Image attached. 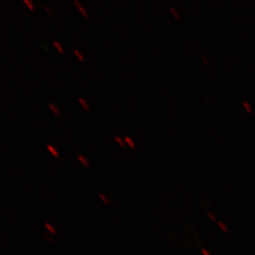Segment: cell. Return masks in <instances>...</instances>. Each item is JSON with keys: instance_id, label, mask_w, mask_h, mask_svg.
<instances>
[{"instance_id": "1", "label": "cell", "mask_w": 255, "mask_h": 255, "mask_svg": "<svg viewBox=\"0 0 255 255\" xmlns=\"http://www.w3.org/2000/svg\"><path fill=\"white\" fill-rule=\"evenodd\" d=\"M74 3H75V5H76V7L78 8V9L80 10V12L82 13V15L85 17V18H87L88 17V12H87V10L86 9L82 6V4L78 1V0H75L74 1Z\"/></svg>"}, {"instance_id": "2", "label": "cell", "mask_w": 255, "mask_h": 255, "mask_svg": "<svg viewBox=\"0 0 255 255\" xmlns=\"http://www.w3.org/2000/svg\"><path fill=\"white\" fill-rule=\"evenodd\" d=\"M46 148H47V150H48L51 154L53 155L54 157H56V158H59V157H60L59 151L57 150V148H56L55 146H51V145H47Z\"/></svg>"}, {"instance_id": "3", "label": "cell", "mask_w": 255, "mask_h": 255, "mask_svg": "<svg viewBox=\"0 0 255 255\" xmlns=\"http://www.w3.org/2000/svg\"><path fill=\"white\" fill-rule=\"evenodd\" d=\"M77 159L79 160V162L81 163V164L83 165V166H85V167H89V162L87 161V159L84 157V156H82V155H78L77 156Z\"/></svg>"}, {"instance_id": "4", "label": "cell", "mask_w": 255, "mask_h": 255, "mask_svg": "<svg viewBox=\"0 0 255 255\" xmlns=\"http://www.w3.org/2000/svg\"><path fill=\"white\" fill-rule=\"evenodd\" d=\"M45 228L47 230V232L50 234V235H52V236H54L57 234V231H56V229L55 227H53L51 224H49V223H46L45 224Z\"/></svg>"}, {"instance_id": "5", "label": "cell", "mask_w": 255, "mask_h": 255, "mask_svg": "<svg viewBox=\"0 0 255 255\" xmlns=\"http://www.w3.org/2000/svg\"><path fill=\"white\" fill-rule=\"evenodd\" d=\"M124 141H125V143L128 144V146H130L131 148H134L136 145H135V143H134V141L130 138L129 136H125L124 137Z\"/></svg>"}, {"instance_id": "6", "label": "cell", "mask_w": 255, "mask_h": 255, "mask_svg": "<svg viewBox=\"0 0 255 255\" xmlns=\"http://www.w3.org/2000/svg\"><path fill=\"white\" fill-rule=\"evenodd\" d=\"M78 102L82 105V108L85 110V111H89V109H90V107H89V105H88L87 101H85L84 99H82V98L78 99Z\"/></svg>"}, {"instance_id": "7", "label": "cell", "mask_w": 255, "mask_h": 255, "mask_svg": "<svg viewBox=\"0 0 255 255\" xmlns=\"http://www.w3.org/2000/svg\"><path fill=\"white\" fill-rule=\"evenodd\" d=\"M53 46H55V48L61 53V54H64V46H62L59 42H57V41H54L53 42Z\"/></svg>"}, {"instance_id": "8", "label": "cell", "mask_w": 255, "mask_h": 255, "mask_svg": "<svg viewBox=\"0 0 255 255\" xmlns=\"http://www.w3.org/2000/svg\"><path fill=\"white\" fill-rule=\"evenodd\" d=\"M48 107H49V109L52 111V113L54 114L55 116H60V111L55 106L54 104L49 103V104H48Z\"/></svg>"}, {"instance_id": "9", "label": "cell", "mask_w": 255, "mask_h": 255, "mask_svg": "<svg viewBox=\"0 0 255 255\" xmlns=\"http://www.w3.org/2000/svg\"><path fill=\"white\" fill-rule=\"evenodd\" d=\"M74 54L75 56L81 61V62H84V57H83V55L82 54V52L80 51V50H78V49H74Z\"/></svg>"}, {"instance_id": "10", "label": "cell", "mask_w": 255, "mask_h": 255, "mask_svg": "<svg viewBox=\"0 0 255 255\" xmlns=\"http://www.w3.org/2000/svg\"><path fill=\"white\" fill-rule=\"evenodd\" d=\"M24 4L27 5V8L30 9V10H35V7L32 3V1H29V0H24Z\"/></svg>"}, {"instance_id": "11", "label": "cell", "mask_w": 255, "mask_h": 255, "mask_svg": "<svg viewBox=\"0 0 255 255\" xmlns=\"http://www.w3.org/2000/svg\"><path fill=\"white\" fill-rule=\"evenodd\" d=\"M99 198H100V200H101V201H103L105 204H108V205H109V199H108V198H107L105 195H103V194H100V195H99Z\"/></svg>"}, {"instance_id": "12", "label": "cell", "mask_w": 255, "mask_h": 255, "mask_svg": "<svg viewBox=\"0 0 255 255\" xmlns=\"http://www.w3.org/2000/svg\"><path fill=\"white\" fill-rule=\"evenodd\" d=\"M115 139H116V141L119 143V146H122V147L125 146V141H124L122 138H120L119 136H116L115 137Z\"/></svg>"}, {"instance_id": "13", "label": "cell", "mask_w": 255, "mask_h": 255, "mask_svg": "<svg viewBox=\"0 0 255 255\" xmlns=\"http://www.w3.org/2000/svg\"><path fill=\"white\" fill-rule=\"evenodd\" d=\"M243 105L245 106V108L248 110V112H249V113H253V108L251 107V105H250L247 101H243Z\"/></svg>"}, {"instance_id": "14", "label": "cell", "mask_w": 255, "mask_h": 255, "mask_svg": "<svg viewBox=\"0 0 255 255\" xmlns=\"http://www.w3.org/2000/svg\"><path fill=\"white\" fill-rule=\"evenodd\" d=\"M44 7H45V9H46V12H48V14H49L50 16H52V15H53V11L51 10V9H50L47 5H45Z\"/></svg>"}, {"instance_id": "15", "label": "cell", "mask_w": 255, "mask_h": 255, "mask_svg": "<svg viewBox=\"0 0 255 255\" xmlns=\"http://www.w3.org/2000/svg\"><path fill=\"white\" fill-rule=\"evenodd\" d=\"M170 10L173 12L174 15H175L177 18H179V13H178V11H177V10H175L173 7H170Z\"/></svg>"}]
</instances>
